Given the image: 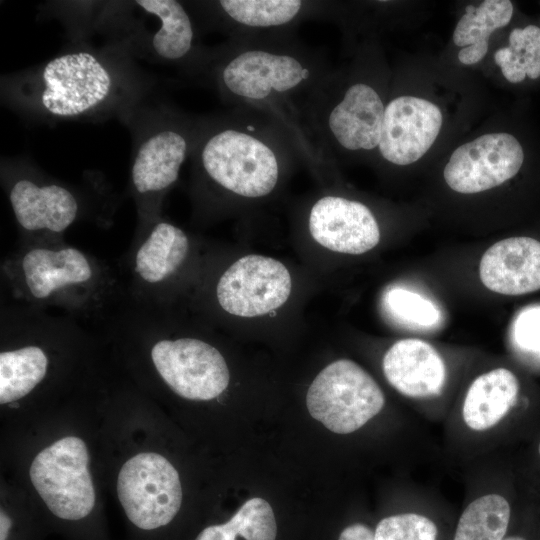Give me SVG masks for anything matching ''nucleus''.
I'll return each instance as SVG.
<instances>
[{
	"instance_id": "1",
	"label": "nucleus",
	"mask_w": 540,
	"mask_h": 540,
	"mask_svg": "<svg viewBox=\"0 0 540 540\" xmlns=\"http://www.w3.org/2000/svg\"><path fill=\"white\" fill-rule=\"evenodd\" d=\"M151 82L120 45L77 41L43 63L1 80L2 100L34 121L123 120Z\"/></svg>"
},
{
	"instance_id": "2",
	"label": "nucleus",
	"mask_w": 540,
	"mask_h": 540,
	"mask_svg": "<svg viewBox=\"0 0 540 540\" xmlns=\"http://www.w3.org/2000/svg\"><path fill=\"white\" fill-rule=\"evenodd\" d=\"M12 299L99 322L121 300L116 268L65 241L19 244L1 262Z\"/></svg>"
},
{
	"instance_id": "3",
	"label": "nucleus",
	"mask_w": 540,
	"mask_h": 540,
	"mask_svg": "<svg viewBox=\"0 0 540 540\" xmlns=\"http://www.w3.org/2000/svg\"><path fill=\"white\" fill-rule=\"evenodd\" d=\"M122 121L132 134L129 192L140 228L162 216L164 198L178 180L201 127L148 97Z\"/></svg>"
},
{
	"instance_id": "4",
	"label": "nucleus",
	"mask_w": 540,
	"mask_h": 540,
	"mask_svg": "<svg viewBox=\"0 0 540 540\" xmlns=\"http://www.w3.org/2000/svg\"><path fill=\"white\" fill-rule=\"evenodd\" d=\"M1 183L16 221L20 244L64 241V233L88 212L76 188L26 159H5Z\"/></svg>"
},
{
	"instance_id": "5",
	"label": "nucleus",
	"mask_w": 540,
	"mask_h": 540,
	"mask_svg": "<svg viewBox=\"0 0 540 540\" xmlns=\"http://www.w3.org/2000/svg\"><path fill=\"white\" fill-rule=\"evenodd\" d=\"M191 248L189 235L163 216L136 228L117 268L122 299L170 307L175 283L189 262Z\"/></svg>"
},
{
	"instance_id": "6",
	"label": "nucleus",
	"mask_w": 540,
	"mask_h": 540,
	"mask_svg": "<svg viewBox=\"0 0 540 540\" xmlns=\"http://www.w3.org/2000/svg\"><path fill=\"white\" fill-rule=\"evenodd\" d=\"M192 153L203 179L228 193L263 197L278 182L279 163L272 148L234 127H201Z\"/></svg>"
},
{
	"instance_id": "7",
	"label": "nucleus",
	"mask_w": 540,
	"mask_h": 540,
	"mask_svg": "<svg viewBox=\"0 0 540 540\" xmlns=\"http://www.w3.org/2000/svg\"><path fill=\"white\" fill-rule=\"evenodd\" d=\"M310 415L337 434L352 433L384 407V394L376 381L357 363L339 359L315 377L308 388Z\"/></svg>"
},
{
	"instance_id": "8",
	"label": "nucleus",
	"mask_w": 540,
	"mask_h": 540,
	"mask_svg": "<svg viewBox=\"0 0 540 540\" xmlns=\"http://www.w3.org/2000/svg\"><path fill=\"white\" fill-rule=\"evenodd\" d=\"M88 463L86 444L75 436L57 440L34 458L30 479L55 516L79 520L92 511L96 496Z\"/></svg>"
},
{
	"instance_id": "9",
	"label": "nucleus",
	"mask_w": 540,
	"mask_h": 540,
	"mask_svg": "<svg viewBox=\"0 0 540 540\" xmlns=\"http://www.w3.org/2000/svg\"><path fill=\"white\" fill-rule=\"evenodd\" d=\"M117 493L128 519L143 530L167 525L182 502L177 470L165 457L153 452L139 453L123 464Z\"/></svg>"
},
{
	"instance_id": "10",
	"label": "nucleus",
	"mask_w": 540,
	"mask_h": 540,
	"mask_svg": "<svg viewBox=\"0 0 540 540\" xmlns=\"http://www.w3.org/2000/svg\"><path fill=\"white\" fill-rule=\"evenodd\" d=\"M137 3L156 17L157 25L150 28L143 17L135 18L131 2H125L112 32L113 43L131 56L155 62L173 63L187 58L193 49L195 32L182 3L176 0H137Z\"/></svg>"
},
{
	"instance_id": "11",
	"label": "nucleus",
	"mask_w": 540,
	"mask_h": 540,
	"mask_svg": "<svg viewBox=\"0 0 540 540\" xmlns=\"http://www.w3.org/2000/svg\"><path fill=\"white\" fill-rule=\"evenodd\" d=\"M291 289V275L283 263L262 255H246L219 275L213 294L224 313L256 317L281 307Z\"/></svg>"
},
{
	"instance_id": "12",
	"label": "nucleus",
	"mask_w": 540,
	"mask_h": 540,
	"mask_svg": "<svg viewBox=\"0 0 540 540\" xmlns=\"http://www.w3.org/2000/svg\"><path fill=\"white\" fill-rule=\"evenodd\" d=\"M523 161V148L512 134L488 133L455 149L444 167L443 176L453 191L475 194L513 178Z\"/></svg>"
},
{
	"instance_id": "13",
	"label": "nucleus",
	"mask_w": 540,
	"mask_h": 540,
	"mask_svg": "<svg viewBox=\"0 0 540 540\" xmlns=\"http://www.w3.org/2000/svg\"><path fill=\"white\" fill-rule=\"evenodd\" d=\"M443 123L433 102L402 95L385 106L379 151L395 165H409L422 158L438 137Z\"/></svg>"
},
{
	"instance_id": "14",
	"label": "nucleus",
	"mask_w": 540,
	"mask_h": 540,
	"mask_svg": "<svg viewBox=\"0 0 540 540\" xmlns=\"http://www.w3.org/2000/svg\"><path fill=\"white\" fill-rule=\"evenodd\" d=\"M308 70L295 57L265 50L243 51L225 61L217 70L222 89L241 99L264 100L301 85Z\"/></svg>"
},
{
	"instance_id": "15",
	"label": "nucleus",
	"mask_w": 540,
	"mask_h": 540,
	"mask_svg": "<svg viewBox=\"0 0 540 540\" xmlns=\"http://www.w3.org/2000/svg\"><path fill=\"white\" fill-rule=\"evenodd\" d=\"M312 238L330 251L358 255L380 241V229L370 209L339 196L320 198L309 214Z\"/></svg>"
},
{
	"instance_id": "16",
	"label": "nucleus",
	"mask_w": 540,
	"mask_h": 540,
	"mask_svg": "<svg viewBox=\"0 0 540 540\" xmlns=\"http://www.w3.org/2000/svg\"><path fill=\"white\" fill-rule=\"evenodd\" d=\"M483 285L502 295H522L540 289V242L510 237L496 242L479 264Z\"/></svg>"
},
{
	"instance_id": "17",
	"label": "nucleus",
	"mask_w": 540,
	"mask_h": 540,
	"mask_svg": "<svg viewBox=\"0 0 540 540\" xmlns=\"http://www.w3.org/2000/svg\"><path fill=\"white\" fill-rule=\"evenodd\" d=\"M382 368L389 384L408 397L438 395L446 379L440 354L432 345L416 338L395 342L385 353Z\"/></svg>"
},
{
	"instance_id": "18",
	"label": "nucleus",
	"mask_w": 540,
	"mask_h": 540,
	"mask_svg": "<svg viewBox=\"0 0 540 540\" xmlns=\"http://www.w3.org/2000/svg\"><path fill=\"white\" fill-rule=\"evenodd\" d=\"M384 111L375 89L355 83L331 109L328 128L341 147L351 151L372 150L379 146Z\"/></svg>"
},
{
	"instance_id": "19",
	"label": "nucleus",
	"mask_w": 540,
	"mask_h": 540,
	"mask_svg": "<svg viewBox=\"0 0 540 540\" xmlns=\"http://www.w3.org/2000/svg\"><path fill=\"white\" fill-rule=\"evenodd\" d=\"M519 382L509 369L500 367L478 376L466 393L462 416L472 430L484 431L495 426L513 407Z\"/></svg>"
},
{
	"instance_id": "20",
	"label": "nucleus",
	"mask_w": 540,
	"mask_h": 540,
	"mask_svg": "<svg viewBox=\"0 0 540 540\" xmlns=\"http://www.w3.org/2000/svg\"><path fill=\"white\" fill-rule=\"evenodd\" d=\"M513 4L508 0H485L468 5L453 32V42L461 47L458 59L465 65L481 61L488 52L491 34L511 21Z\"/></svg>"
},
{
	"instance_id": "21",
	"label": "nucleus",
	"mask_w": 540,
	"mask_h": 540,
	"mask_svg": "<svg viewBox=\"0 0 540 540\" xmlns=\"http://www.w3.org/2000/svg\"><path fill=\"white\" fill-rule=\"evenodd\" d=\"M277 525L271 505L260 497L247 500L224 524L203 529L195 540H275Z\"/></svg>"
},
{
	"instance_id": "22",
	"label": "nucleus",
	"mask_w": 540,
	"mask_h": 540,
	"mask_svg": "<svg viewBox=\"0 0 540 540\" xmlns=\"http://www.w3.org/2000/svg\"><path fill=\"white\" fill-rule=\"evenodd\" d=\"M510 513V505L503 496H481L461 514L453 540H503Z\"/></svg>"
},
{
	"instance_id": "23",
	"label": "nucleus",
	"mask_w": 540,
	"mask_h": 540,
	"mask_svg": "<svg viewBox=\"0 0 540 540\" xmlns=\"http://www.w3.org/2000/svg\"><path fill=\"white\" fill-rule=\"evenodd\" d=\"M494 61L510 83H520L526 77H540V27L528 25L515 28L509 36V46L498 49Z\"/></svg>"
},
{
	"instance_id": "24",
	"label": "nucleus",
	"mask_w": 540,
	"mask_h": 540,
	"mask_svg": "<svg viewBox=\"0 0 540 540\" xmlns=\"http://www.w3.org/2000/svg\"><path fill=\"white\" fill-rule=\"evenodd\" d=\"M218 5L235 22L254 28L287 24L302 8L297 0H222Z\"/></svg>"
},
{
	"instance_id": "25",
	"label": "nucleus",
	"mask_w": 540,
	"mask_h": 540,
	"mask_svg": "<svg viewBox=\"0 0 540 540\" xmlns=\"http://www.w3.org/2000/svg\"><path fill=\"white\" fill-rule=\"evenodd\" d=\"M382 305L389 317L409 327L427 329L440 320V312L433 302L406 288L387 290Z\"/></svg>"
},
{
	"instance_id": "26",
	"label": "nucleus",
	"mask_w": 540,
	"mask_h": 540,
	"mask_svg": "<svg viewBox=\"0 0 540 540\" xmlns=\"http://www.w3.org/2000/svg\"><path fill=\"white\" fill-rule=\"evenodd\" d=\"M437 527L426 516L403 513L382 519L376 526L374 540H436Z\"/></svg>"
},
{
	"instance_id": "27",
	"label": "nucleus",
	"mask_w": 540,
	"mask_h": 540,
	"mask_svg": "<svg viewBox=\"0 0 540 540\" xmlns=\"http://www.w3.org/2000/svg\"><path fill=\"white\" fill-rule=\"evenodd\" d=\"M513 336L521 349L540 354V306L527 308L517 316Z\"/></svg>"
},
{
	"instance_id": "28",
	"label": "nucleus",
	"mask_w": 540,
	"mask_h": 540,
	"mask_svg": "<svg viewBox=\"0 0 540 540\" xmlns=\"http://www.w3.org/2000/svg\"><path fill=\"white\" fill-rule=\"evenodd\" d=\"M338 540H374V533L368 526L354 523L341 532Z\"/></svg>"
},
{
	"instance_id": "29",
	"label": "nucleus",
	"mask_w": 540,
	"mask_h": 540,
	"mask_svg": "<svg viewBox=\"0 0 540 540\" xmlns=\"http://www.w3.org/2000/svg\"><path fill=\"white\" fill-rule=\"evenodd\" d=\"M12 522L10 517L1 510L0 512V540H6L11 528Z\"/></svg>"
},
{
	"instance_id": "30",
	"label": "nucleus",
	"mask_w": 540,
	"mask_h": 540,
	"mask_svg": "<svg viewBox=\"0 0 540 540\" xmlns=\"http://www.w3.org/2000/svg\"><path fill=\"white\" fill-rule=\"evenodd\" d=\"M503 540H526L522 537H519V536H512V537H508L506 539H503Z\"/></svg>"
},
{
	"instance_id": "31",
	"label": "nucleus",
	"mask_w": 540,
	"mask_h": 540,
	"mask_svg": "<svg viewBox=\"0 0 540 540\" xmlns=\"http://www.w3.org/2000/svg\"><path fill=\"white\" fill-rule=\"evenodd\" d=\"M538 451H539V454H540V443H539Z\"/></svg>"
}]
</instances>
